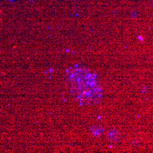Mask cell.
<instances>
[{"label":"cell","mask_w":153,"mask_h":153,"mask_svg":"<svg viewBox=\"0 0 153 153\" xmlns=\"http://www.w3.org/2000/svg\"><path fill=\"white\" fill-rule=\"evenodd\" d=\"M66 81L72 97L82 104L97 103L102 97V90L96 74L87 69H69L67 70Z\"/></svg>","instance_id":"obj_1"},{"label":"cell","mask_w":153,"mask_h":153,"mask_svg":"<svg viewBox=\"0 0 153 153\" xmlns=\"http://www.w3.org/2000/svg\"><path fill=\"white\" fill-rule=\"evenodd\" d=\"M107 138L111 143H117L120 138V134L117 130L111 129L107 133Z\"/></svg>","instance_id":"obj_2"},{"label":"cell","mask_w":153,"mask_h":153,"mask_svg":"<svg viewBox=\"0 0 153 153\" xmlns=\"http://www.w3.org/2000/svg\"><path fill=\"white\" fill-rule=\"evenodd\" d=\"M91 131H92L94 135H101L102 133V129L101 128V127H93Z\"/></svg>","instance_id":"obj_3"}]
</instances>
